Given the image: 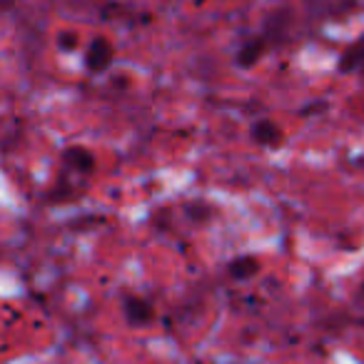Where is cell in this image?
<instances>
[{
    "instance_id": "obj_1",
    "label": "cell",
    "mask_w": 364,
    "mask_h": 364,
    "mask_svg": "<svg viewBox=\"0 0 364 364\" xmlns=\"http://www.w3.org/2000/svg\"><path fill=\"white\" fill-rule=\"evenodd\" d=\"M294 21V13L289 8H277L272 11L267 18H264V26H262V38L272 46H279V43L287 41L289 36V28H292Z\"/></svg>"
},
{
    "instance_id": "obj_2",
    "label": "cell",
    "mask_w": 364,
    "mask_h": 364,
    "mask_svg": "<svg viewBox=\"0 0 364 364\" xmlns=\"http://www.w3.org/2000/svg\"><path fill=\"white\" fill-rule=\"evenodd\" d=\"M120 309L125 322L132 324V327H145L152 319V304L145 297H140V294H122Z\"/></svg>"
},
{
    "instance_id": "obj_3",
    "label": "cell",
    "mask_w": 364,
    "mask_h": 364,
    "mask_svg": "<svg viewBox=\"0 0 364 364\" xmlns=\"http://www.w3.org/2000/svg\"><path fill=\"white\" fill-rule=\"evenodd\" d=\"M82 60H85V68L90 73L107 70V68H110V63H112V46L105 41V38H92Z\"/></svg>"
},
{
    "instance_id": "obj_4",
    "label": "cell",
    "mask_w": 364,
    "mask_h": 364,
    "mask_svg": "<svg viewBox=\"0 0 364 364\" xmlns=\"http://www.w3.org/2000/svg\"><path fill=\"white\" fill-rule=\"evenodd\" d=\"M60 162L65 170H73V172H80V175H90L95 170V157L87 147L82 145H70L63 150L60 155Z\"/></svg>"
},
{
    "instance_id": "obj_5",
    "label": "cell",
    "mask_w": 364,
    "mask_h": 364,
    "mask_svg": "<svg viewBox=\"0 0 364 364\" xmlns=\"http://www.w3.org/2000/svg\"><path fill=\"white\" fill-rule=\"evenodd\" d=\"M250 137H252L259 147H274V145H279V142L284 140V135H282V130L277 127V122L267 120V117L252 122V127H250Z\"/></svg>"
},
{
    "instance_id": "obj_6",
    "label": "cell",
    "mask_w": 364,
    "mask_h": 364,
    "mask_svg": "<svg viewBox=\"0 0 364 364\" xmlns=\"http://www.w3.org/2000/svg\"><path fill=\"white\" fill-rule=\"evenodd\" d=\"M267 48H269V43L264 41L262 36H257V38H252V41H247L242 48L237 50V55H235V65L237 68H252V65H257L259 63V58L267 53Z\"/></svg>"
},
{
    "instance_id": "obj_7",
    "label": "cell",
    "mask_w": 364,
    "mask_h": 364,
    "mask_svg": "<svg viewBox=\"0 0 364 364\" xmlns=\"http://www.w3.org/2000/svg\"><path fill=\"white\" fill-rule=\"evenodd\" d=\"M337 70L342 75H349V73H364V36L359 41H354L347 50L339 58Z\"/></svg>"
},
{
    "instance_id": "obj_8",
    "label": "cell",
    "mask_w": 364,
    "mask_h": 364,
    "mask_svg": "<svg viewBox=\"0 0 364 364\" xmlns=\"http://www.w3.org/2000/svg\"><path fill=\"white\" fill-rule=\"evenodd\" d=\"M228 274L232 279H252L255 274H259V259L252 255H240L228 262Z\"/></svg>"
},
{
    "instance_id": "obj_9",
    "label": "cell",
    "mask_w": 364,
    "mask_h": 364,
    "mask_svg": "<svg viewBox=\"0 0 364 364\" xmlns=\"http://www.w3.org/2000/svg\"><path fill=\"white\" fill-rule=\"evenodd\" d=\"M185 213H188V218L193 220V223H208L215 210L210 208L208 203H188L185 205Z\"/></svg>"
},
{
    "instance_id": "obj_10",
    "label": "cell",
    "mask_w": 364,
    "mask_h": 364,
    "mask_svg": "<svg viewBox=\"0 0 364 364\" xmlns=\"http://www.w3.org/2000/svg\"><path fill=\"white\" fill-rule=\"evenodd\" d=\"M58 46H60V50H75L77 36L75 33H60V36H58Z\"/></svg>"
},
{
    "instance_id": "obj_11",
    "label": "cell",
    "mask_w": 364,
    "mask_h": 364,
    "mask_svg": "<svg viewBox=\"0 0 364 364\" xmlns=\"http://www.w3.org/2000/svg\"><path fill=\"white\" fill-rule=\"evenodd\" d=\"M11 6H13V0H3V8H6V11H11Z\"/></svg>"
}]
</instances>
